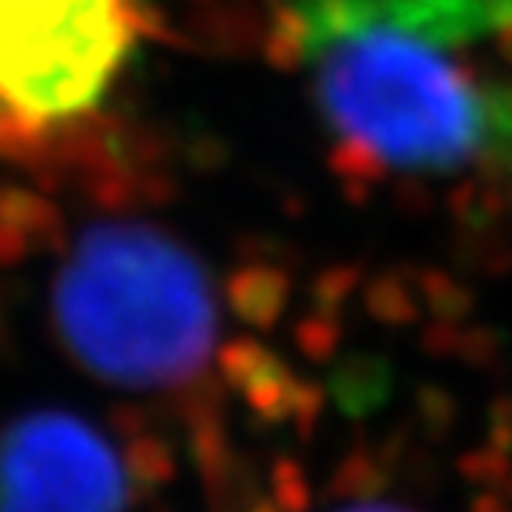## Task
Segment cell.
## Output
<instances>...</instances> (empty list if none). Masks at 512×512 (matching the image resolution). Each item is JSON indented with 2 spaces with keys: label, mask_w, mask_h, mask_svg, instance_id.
Instances as JSON below:
<instances>
[{
  "label": "cell",
  "mask_w": 512,
  "mask_h": 512,
  "mask_svg": "<svg viewBox=\"0 0 512 512\" xmlns=\"http://www.w3.org/2000/svg\"><path fill=\"white\" fill-rule=\"evenodd\" d=\"M292 40L331 132L377 168L512 160V0H292Z\"/></svg>",
  "instance_id": "obj_1"
},
{
  "label": "cell",
  "mask_w": 512,
  "mask_h": 512,
  "mask_svg": "<svg viewBox=\"0 0 512 512\" xmlns=\"http://www.w3.org/2000/svg\"><path fill=\"white\" fill-rule=\"evenodd\" d=\"M64 349L128 392H185L217 349V299L182 242L146 224H93L54 274Z\"/></svg>",
  "instance_id": "obj_2"
},
{
  "label": "cell",
  "mask_w": 512,
  "mask_h": 512,
  "mask_svg": "<svg viewBox=\"0 0 512 512\" xmlns=\"http://www.w3.org/2000/svg\"><path fill=\"white\" fill-rule=\"evenodd\" d=\"M143 29L139 0H0V160L100 111Z\"/></svg>",
  "instance_id": "obj_3"
},
{
  "label": "cell",
  "mask_w": 512,
  "mask_h": 512,
  "mask_svg": "<svg viewBox=\"0 0 512 512\" xmlns=\"http://www.w3.org/2000/svg\"><path fill=\"white\" fill-rule=\"evenodd\" d=\"M132 470L104 427L40 409L0 431V512H128Z\"/></svg>",
  "instance_id": "obj_4"
},
{
  "label": "cell",
  "mask_w": 512,
  "mask_h": 512,
  "mask_svg": "<svg viewBox=\"0 0 512 512\" xmlns=\"http://www.w3.org/2000/svg\"><path fill=\"white\" fill-rule=\"evenodd\" d=\"M324 512H420V509L402 505V502H388V498H352V502H342Z\"/></svg>",
  "instance_id": "obj_5"
}]
</instances>
